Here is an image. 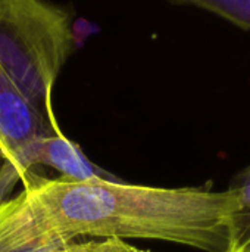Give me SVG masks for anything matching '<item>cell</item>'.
Wrapping results in <instances>:
<instances>
[{
    "label": "cell",
    "instance_id": "obj_5",
    "mask_svg": "<svg viewBox=\"0 0 250 252\" xmlns=\"http://www.w3.org/2000/svg\"><path fill=\"white\" fill-rule=\"evenodd\" d=\"M227 190L234 198L230 239L231 252H237L250 245V164L231 179Z\"/></svg>",
    "mask_w": 250,
    "mask_h": 252
},
{
    "label": "cell",
    "instance_id": "obj_1",
    "mask_svg": "<svg viewBox=\"0 0 250 252\" xmlns=\"http://www.w3.org/2000/svg\"><path fill=\"white\" fill-rule=\"evenodd\" d=\"M0 204V250L80 239L161 241L231 252L234 198L209 188H152L121 180L71 182L28 173Z\"/></svg>",
    "mask_w": 250,
    "mask_h": 252
},
{
    "label": "cell",
    "instance_id": "obj_2",
    "mask_svg": "<svg viewBox=\"0 0 250 252\" xmlns=\"http://www.w3.org/2000/svg\"><path fill=\"white\" fill-rule=\"evenodd\" d=\"M72 46L71 19L63 9L44 0H0V66L53 124L52 92Z\"/></svg>",
    "mask_w": 250,
    "mask_h": 252
},
{
    "label": "cell",
    "instance_id": "obj_4",
    "mask_svg": "<svg viewBox=\"0 0 250 252\" xmlns=\"http://www.w3.org/2000/svg\"><path fill=\"white\" fill-rule=\"evenodd\" d=\"M34 167L56 170L62 179L71 182L116 180L115 176L93 164L81 148L59 133L47 134L32 140L18 159V173L24 179Z\"/></svg>",
    "mask_w": 250,
    "mask_h": 252
},
{
    "label": "cell",
    "instance_id": "obj_9",
    "mask_svg": "<svg viewBox=\"0 0 250 252\" xmlns=\"http://www.w3.org/2000/svg\"><path fill=\"white\" fill-rule=\"evenodd\" d=\"M237 252H250V245L249 247H246L245 250H242V251H237Z\"/></svg>",
    "mask_w": 250,
    "mask_h": 252
},
{
    "label": "cell",
    "instance_id": "obj_8",
    "mask_svg": "<svg viewBox=\"0 0 250 252\" xmlns=\"http://www.w3.org/2000/svg\"><path fill=\"white\" fill-rule=\"evenodd\" d=\"M18 182H22L12 165L0 161V204L10 198V193Z\"/></svg>",
    "mask_w": 250,
    "mask_h": 252
},
{
    "label": "cell",
    "instance_id": "obj_7",
    "mask_svg": "<svg viewBox=\"0 0 250 252\" xmlns=\"http://www.w3.org/2000/svg\"><path fill=\"white\" fill-rule=\"evenodd\" d=\"M49 252H150L140 250L125 241L116 239H80Z\"/></svg>",
    "mask_w": 250,
    "mask_h": 252
},
{
    "label": "cell",
    "instance_id": "obj_3",
    "mask_svg": "<svg viewBox=\"0 0 250 252\" xmlns=\"http://www.w3.org/2000/svg\"><path fill=\"white\" fill-rule=\"evenodd\" d=\"M59 131V126L47 121L25 99L0 66V161L18 173L22 151L37 137Z\"/></svg>",
    "mask_w": 250,
    "mask_h": 252
},
{
    "label": "cell",
    "instance_id": "obj_6",
    "mask_svg": "<svg viewBox=\"0 0 250 252\" xmlns=\"http://www.w3.org/2000/svg\"><path fill=\"white\" fill-rule=\"evenodd\" d=\"M214 13L227 22L250 31V0H168Z\"/></svg>",
    "mask_w": 250,
    "mask_h": 252
}]
</instances>
